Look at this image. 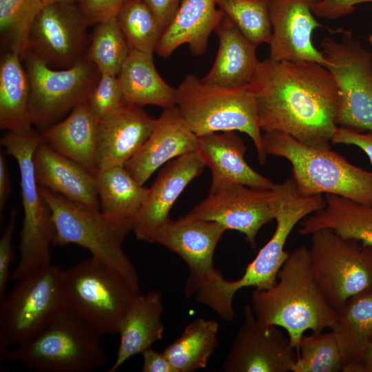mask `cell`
Listing matches in <instances>:
<instances>
[{"instance_id":"cb8c5ba5","label":"cell","mask_w":372,"mask_h":372,"mask_svg":"<svg viewBox=\"0 0 372 372\" xmlns=\"http://www.w3.org/2000/svg\"><path fill=\"white\" fill-rule=\"evenodd\" d=\"M162 294L150 291L138 294L125 313L118 329L120 342L109 372L118 370L128 359L142 353L163 337Z\"/></svg>"},{"instance_id":"f6af8a7d","label":"cell","mask_w":372,"mask_h":372,"mask_svg":"<svg viewBox=\"0 0 372 372\" xmlns=\"http://www.w3.org/2000/svg\"><path fill=\"white\" fill-rule=\"evenodd\" d=\"M142 372H177L163 352H158L152 347L142 353Z\"/></svg>"},{"instance_id":"f546056e","label":"cell","mask_w":372,"mask_h":372,"mask_svg":"<svg viewBox=\"0 0 372 372\" xmlns=\"http://www.w3.org/2000/svg\"><path fill=\"white\" fill-rule=\"evenodd\" d=\"M94 178L101 213L112 220L133 223L149 188L138 183L125 166L99 170Z\"/></svg>"},{"instance_id":"e0dca14e","label":"cell","mask_w":372,"mask_h":372,"mask_svg":"<svg viewBox=\"0 0 372 372\" xmlns=\"http://www.w3.org/2000/svg\"><path fill=\"white\" fill-rule=\"evenodd\" d=\"M225 227L215 221L169 218L157 232L154 243H158L178 254L186 263L189 276L185 295L194 296L198 289L217 270L214 267L215 249Z\"/></svg>"},{"instance_id":"8d00e7d4","label":"cell","mask_w":372,"mask_h":372,"mask_svg":"<svg viewBox=\"0 0 372 372\" xmlns=\"http://www.w3.org/2000/svg\"><path fill=\"white\" fill-rule=\"evenodd\" d=\"M218 8L256 46L272 34L269 0H216Z\"/></svg>"},{"instance_id":"277c9868","label":"cell","mask_w":372,"mask_h":372,"mask_svg":"<svg viewBox=\"0 0 372 372\" xmlns=\"http://www.w3.org/2000/svg\"><path fill=\"white\" fill-rule=\"evenodd\" d=\"M267 154L287 159L302 195L331 194L372 206V172L349 163L331 148L304 145L278 132L262 134Z\"/></svg>"},{"instance_id":"8992f818","label":"cell","mask_w":372,"mask_h":372,"mask_svg":"<svg viewBox=\"0 0 372 372\" xmlns=\"http://www.w3.org/2000/svg\"><path fill=\"white\" fill-rule=\"evenodd\" d=\"M100 335L64 307L39 332L10 349L6 359L40 372L90 371L107 362Z\"/></svg>"},{"instance_id":"7402d4cb","label":"cell","mask_w":372,"mask_h":372,"mask_svg":"<svg viewBox=\"0 0 372 372\" xmlns=\"http://www.w3.org/2000/svg\"><path fill=\"white\" fill-rule=\"evenodd\" d=\"M247 147L235 132L198 136V152L211 173L209 192L225 185L239 183L271 189L274 183L256 172L245 159Z\"/></svg>"},{"instance_id":"ee69618b","label":"cell","mask_w":372,"mask_h":372,"mask_svg":"<svg viewBox=\"0 0 372 372\" xmlns=\"http://www.w3.org/2000/svg\"><path fill=\"white\" fill-rule=\"evenodd\" d=\"M156 17L164 32L172 23L180 0H143Z\"/></svg>"},{"instance_id":"7dc6e473","label":"cell","mask_w":372,"mask_h":372,"mask_svg":"<svg viewBox=\"0 0 372 372\" xmlns=\"http://www.w3.org/2000/svg\"><path fill=\"white\" fill-rule=\"evenodd\" d=\"M344 372H372V340L366 347L359 362L348 367Z\"/></svg>"},{"instance_id":"ba28073f","label":"cell","mask_w":372,"mask_h":372,"mask_svg":"<svg viewBox=\"0 0 372 372\" xmlns=\"http://www.w3.org/2000/svg\"><path fill=\"white\" fill-rule=\"evenodd\" d=\"M43 141L40 131L32 126L6 131L1 138V145L18 163L23 209L19 260L11 274L13 280L52 264L50 247L53 244L54 226L50 206L40 193L33 163L34 152Z\"/></svg>"},{"instance_id":"52a82bcc","label":"cell","mask_w":372,"mask_h":372,"mask_svg":"<svg viewBox=\"0 0 372 372\" xmlns=\"http://www.w3.org/2000/svg\"><path fill=\"white\" fill-rule=\"evenodd\" d=\"M39 189L51 209L53 244H75L87 249L92 257L116 271L141 292L136 268L123 249L133 223L112 220L100 210L69 200L39 185Z\"/></svg>"},{"instance_id":"484cf974","label":"cell","mask_w":372,"mask_h":372,"mask_svg":"<svg viewBox=\"0 0 372 372\" xmlns=\"http://www.w3.org/2000/svg\"><path fill=\"white\" fill-rule=\"evenodd\" d=\"M99 125V118L84 101L64 119L39 131L46 143L94 176L97 171Z\"/></svg>"},{"instance_id":"9a60e30c","label":"cell","mask_w":372,"mask_h":372,"mask_svg":"<svg viewBox=\"0 0 372 372\" xmlns=\"http://www.w3.org/2000/svg\"><path fill=\"white\" fill-rule=\"evenodd\" d=\"M273 196L272 188L227 184L209 192L208 196L183 218L218 223L227 230L242 233L254 248L260 229L273 220Z\"/></svg>"},{"instance_id":"ab89813d","label":"cell","mask_w":372,"mask_h":372,"mask_svg":"<svg viewBox=\"0 0 372 372\" xmlns=\"http://www.w3.org/2000/svg\"><path fill=\"white\" fill-rule=\"evenodd\" d=\"M17 223V211L12 209L9 221L0 238V299L6 294L7 283L11 278L10 267L14 252L12 239Z\"/></svg>"},{"instance_id":"5bb4252c","label":"cell","mask_w":372,"mask_h":372,"mask_svg":"<svg viewBox=\"0 0 372 372\" xmlns=\"http://www.w3.org/2000/svg\"><path fill=\"white\" fill-rule=\"evenodd\" d=\"M90 25L78 4L45 5L32 25L28 50L52 68H69L85 58Z\"/></svg>"},{"instance_id":"8fae6325","label":"cell","mask_w":372,"mask_h":372,"mask_svg":"<svg viewBox=\"0 0 372 372\" xmlns=\"http://www.w3.org/2000/svg\"><path fill=\"white\" fill-rule=\"evenodd\" d=\"M311 235L313 276L327 302L337 312L352 297L372 291V247L330 229Z\"/></svg>"},{"instance_id":"603a6c76","label":"cell","mask_w":372,"mask_h":372,"mask_svg":"<svg viewBox=\"0 0 372 372\" xmlns=\"http://www.w3.org/2000/svg\"><path fill=\"white\" fill-rule=\"evenodd\" d=\"M38 184L72 201L100 210L94 176L83 166L60 154L44 141L33 155Z\"/></svg>"},{"instance_id":"5b68a950","label":"cell","mask_w":372,"mask_h":372,"mask_svg":"<svg viewBox=\"0 0 372 372\" xmlns=\"http://www.w3.org/2000/svg\"><path fill=\"white\" fill-rule=\"evenodd\" d=\"M176 105L197 136L235 131L247 134L254 144L260 164L265 163L267 154L249 84L224 87L188 74L176 88Z\"/></svg>"},{"instance_id":"4fadbf2b","label":"cell","mask_w":372,"mask_h":372,"mask_svg":"<svg viewBox=\"0 0 372 372\" xmlns=\"http://www.w3.org/2000/svg\"><path fill=\"white\" fill-rule=\"evenodd\" d=\"M22 60L30 85V120L39 130L60 121L84 102L101 75L85 58L66 69L49 67L30 50Z\"/></svg>"},{"instance_id":"681fc988","label":"cell","mask_w":372,"mask_h":372,"mask_svg":"<svg viewBox=\"0 0 372 372\" xmlns=\"http://www.w3.org/2000/svg\"><path fill=\"white\" fill-rule=\"evenodd\" d=\"M369 41L371 45H372V34H371V35L369 36Z\"/></svg>"},{"instance_id":"4dcf8cb0","label":"cell","mask_w":372,"mask_h":372,"mask_svg":"<svg viewBox=\"0 0 372 372\" xmlns=\"http://www.w3.org/2000/svg\"><path fill=\"white\" fill-rule=\"evenodd\" d=\"M21 56L7 50L0 62V127L16 131L31 127L30 85Z\"/></svg>"},{"instance_id":"3957f363","label":"cell","mask_w":372,"mask_h":372,"mask_svg":"<svg viewBox=\"0 0 372 372\" xmlns=\"http://www.w3.org/2000/svg\"><path fill=\"white\" fill-rule=\"evenodd\" d=\"M250 306L261 324L285 329L297 353L304 333L331 329L338 312L325 300L311 269L309 247L301 245L289 256L269 288L255 289Z\"/></svg>"},{"instance_id":"44dd1931","label":"cell","mask_w":372,"mask_h":372,"mask_svg":"<svg viewBox=\"0 0 372 372\" xmlns=\"http://www.w3.org/2000/svg\"><path fill=\"white\" fill-rule=\"evenodd\" d=\"M198 150V136L189 129L176 105L164 108L139 151L125 167L141 185L162 165Z\"/></svg>"},{"instance_id":"f1b7e54d","label":"cell","mask_w":372,"mask_h":372,"mask_svg":"<svg viewBox=\"0 0 372 372\" xmlns=\"http://www.w3.org/2000/svg\"><path fill=\"white\" fill-rule=\"evenodd\" d=\"M325 200L324 208L300 222L299 234L306 236L320 229H330L372 247V206L331 194H327Z\"/></svg>"},{"instance_id":"836d02e7","label":"cell","mask_w":372,"mask_h":372,"mask_svg":"<svg viewBox=\"0 0 372 372\" xmlns=\"http://www.w3.org/2000/svg\"><path fill=\"white\" fill-rule=\"evenodd\" d=\"M115 18L130 49L155 52L163 32L143 0H124Z\"/></svg>"},{"instance_id":"d6986e66","label":"cell","mask_w":372,"mask_h":372,"mask_svg":"<svg viewBox=\"0 0 372 372\" xmlns=\"http://www.w3.org/2000/svg\"><path fill=\"white\" fill-rule=\"evenodd\" d=\"M205 164L198 151L178 156L164 166L133 222L132 231L141 240L154 243L170 210L187 186L203 171Z\"/></svg>"},{"instance_id":"7bdbcfd3","label":"cell","mask_w":372,"mask_h":372,"mask_svg":"<svg viewBox=\"0 0 372 372\" xmlns=\"http://www.w3.org/2000/svg\"><path fill=\"white\" fill-rule=\"evenodd\" d=\"M331 143L359 147L366 154L372 164V131L362 132L338 126Z\"/></svg>"},{"instance_id":"c3c4849f","label":"cell","mask_w":372,"mask_h":372,"mask_svg":"<svg viewBox=\"0 0 372 372\" xmlns=\"http://www.w3.org/2000/svg\"><path fill=\"white\" fill-rule=\"evenodd\" d=\"M44 6L54 3H62L68 4H79L81 0H41Z\"/></svg>"},{"instance_id":"b9f144b4","label":"cell","mask_w":372,"mask_h":372,"mask_svg":"<svg viewBox=\"0 0 372 372\" xmlns=\"http://www.w3.org/2000/svg\"><path fill=\"white\" fill-rule=\"evenodd\" d=\"M372 0H320L313 8L315 16L327 20H334L351 14L355 6Z\"/></svg>"},{"instance_id":"30bf717a","label":"cell","mask_w":372,"mask_h":372,"mask_svg":"<svg viewBox=\"0 0 372 372\" xmlns=\"http://www.w3.org/2000/svg\"><path fill=\"white\" fill-rule=\"evenodd\" d=\"M63 269L52 265L32 270L0 299V359L9 347L42 329L64 307Z\"/></svg>"},{"instance_id":"6da1fadb","label":"cell","mask_w":372,"mask_h":372,"mask_svg":"<svg viewBox=\"0 0 372 372\" xmlns=\"http://www.w3.org/2000/svg\"><path fill=\"white\" fill-rule=\"evenodd\" d=\"M249 86L261 130L282 132L309 146L331 148L340 95L325 66L268 57L259 61Z\"/></svg>"},{"instance_id":"9c48e42d","label":"cell","mask_w":372,"mask_h":372,"mask_svg":"<svg viewBox=\"0 0 372 372\" xmlns=\"http://www.w3.org/2000/svg\"><path fill=\"white\" fill-rule=\"evenodd\" d=\"M65 307L100 335L118 333L136 291L116 271L90 257L62 274Z\"/></svg>"},{"instance_id":"83f0119b","label":"cell","mask_w":372,"mask_h":372,"mask_svg":"<svg viewBox=\"0 0 372 372\" xmlns=\"http://www.w3.org/2000/svg\"><path fill=\"white\" fill-rule=\"evenodd\" d=\"M117 76L124 101L163 108L176 105V88L167 84L159 75L153 54L130 49Z\"/></svg>"},{"instance_id":"2e32d148","label":"cell","mask_w":372,"mask_h":372,"mask_svg":"<svg viewBox=\"0 0 372 372\" xmlns=\"http://www.w3.org/2000/svg\"><path fill=\"white\" fill-rule=\"evenodd\" d=\"M223 362L225 372L291 371L298 353L278 327L259 322L249 303Z\"/></svg>"},{"instance_id":"7a4b0ae2","label":"cell","mask_w":372,"mask_h":372,"mask_svg":"<svg viewBox=\"0 0 372 372\" xmlns=\"http://www.w3.org/2000/svg\"><path fill=\"white\" fill-rule=\"evenodd\" d=\"M272 190L273 216L276 227L271 238L247 265L240 278L229 281L218 273L195 296L197 302L211 308L225 321L234 318L233 299L238 290L245 287L264 289L276 284L278 272L289 254L285 247L293 228L305 217L326 205L322 194H300L291 177L275 184Z\"/></svg>"},{"instance_id":"74e56055","label":"cell","mask_w":372,"mask_h":372,"mask_svg":"<svg viewBox=\"0 0 372 372\" xmlns=\"http://www.w3.org/2000/svg\"><path fill=\"white\" fill-rule=\"evenodd\" d=\"M343 366L341 350L331 330L302 337L291 372H338Z\"/></svg>"},{"instance_id":"ac0fdd59","label":"cell","mask_w":372,"mask_h":372,"mask_svg":"<svg viewBox=\"0 0 372 372\" xmlns=\"http://www.w3.org/2000/svg\"><path fill=\"white\" fill-rule=\"evenodd\" d=\"M320 0H269L272 34L269 58L277 61H309L328 64L312 43V34L323 27L315 18L313 6Z\"/></svg>"},{"instance_id":"f35d334b","label":"cell","mask_w":372,"mask_h":372,"mask_svg":"<svg viewBox=\"0 0 372 372\" xmlns=\"http://www.w3.org/2000/svg\"><path fill=\"white\" fill-rule=\"evenodd\" d=\"M123 94L117 76L101 73L99 79L85 101L99 119L123 102Z\"/></svg>"},{"instance_id":"d4e9b609","label":"cell","mask_w":372,"mask_h":372,"mask_svg":"<svg viewBox=\"0 0 372 372\" xmlns=\"http://www.w3.org/2000/svg\"><path fill=\"white\" fill-rule=\"evenodd\" d=\"M223 16L216 0H183L172 23L163 33L155 52L167 58L187 43L194 55L202 54L211 32Z\"/></svg>"},{"instance_id":"7c38bea8","label":"cell","mask_w":372,"mask_h":372,"mask_svg":"<svg viewBox=\"0 0 372 372\" xmlns=\"http://www.w3.org/2000/svg\"><path fill=\"white\" fill-rule=\"evenodd\" d=\"M335 32L339 38H324L321 48L339 91L337 125L358 132L372 131V54L351 30Z\"/></svg>"},{"instance_id":"1f68e13d","label":"cell","mask_w":372,"mask_h":372,"mask_svg":"<svg viewBox=\"0 0 372 372\" xmlns=\"http://www.w3.org/2000/svg\"><path fill=\"white\" fill-rule=\"evenodd\" d=\"M342 355V371L359 362L372 340V291L348 300L338 311V318L331 329Z\"/></svg>"},{"instance_id":"60d3db41","label":"cell","mask_w":372,"mask_h":372,"mask_svg":"<svg viewBox=\"0 0 372 372\" xmlns=\"http://www.w3.org/2000/svg\"><path fill=\"white\" fill-rule=\"evenodd\" d=\"M123 1L124 0H81L78 5L92 25L115 18Z\"/></svg>"},{"instance_id":"4316f807","label":"cell","mask_w":372,"mask_h":372,"mask_svg":"<svg viewBox=\"0 0 372 372\" xmlns=\"http://www.w3.org/2000/svg\"><path fill=\"white\" fill-rule=\"evenodd\" d=\"M214 31L219 41L217 54L211 68L202 79L224 87L249 84L259 62L257 46L225 14Z\"/></svg>"},{"instance_id":"d590c367","label":"cell","mask_w":372,"mask_h":372,"mask_svg":"<svg viewBox=\"0 0 372 372\" xmlns=\"http://www.w3.org/2000/svg\"><path fill=\"white\" fill-rule=\"evenodd\" d=\"M43 7L41 0H0L1 38L8 50L23 58L32 25Z\"/></svg>"},{"instance_id":"ffe728a7","label":"cell","mask_w":372,"mask_h":372,"mask_svg":"<svg viewBox=\"0 0 372 372\" xmlns=\"http://www.w3.org/2000/svg\"><path fill=\"white\" fill-rule=\"evenodd\" d=\"M155 121L141 105L124 101L100 118L97 171L125 166L145 143Z\"/></svg>"},{"instance_id":"d6a6232c","label":"cell","mask_w":372,"mask_h":372,"mask_svg":"<svg viewBox=\"0 0 372 372\" xmlns=\"http://www.w3.org/2000/svg\"><path fill=\"white\" fill-rule=\"evenodd\" d=\"M218 331L219 324L216 321L195 319L163 352L177 372L205 369L218 345Z\"/></svg>"},{"instance_id":"bcb514c9","label":"cell","mask_w":372,"mask_h":372,"mask_svg":"<svg viewBox=\"0 0 372 372\" xmlns=\"http://www.w3.org/2000/svg\"><path fill=\"white\" fill-rule=\"evenodd\" d=\"M10 179L5 157L0 153V211L2 213L10 193Z\"/></svg>"},{"instance_id":"e575fe53","label":"cell","mask_w":372,"mask_h":372,"mask_svg":"<svg viewBox=\"0 0 372 372\" xmlns=\"http://www.w3.org/2000/svg\"><path fill=\"white\" fill-rule=\"evenodd\" d=\"M94 25L85 58L100 73L118 76L130 53V46L116 18Z\"/></svg>"}]
</instances>
